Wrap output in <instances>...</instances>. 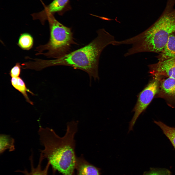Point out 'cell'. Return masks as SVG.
Wrapping results in <instances>:
<instances>
[{"instance_id": "obj_1", "label": "cell", "mask_w": 175, "mask_h": 175, "mask_svg": "<svg viewBox=\"0 0 175 175\" xmlns=\"http://www.w3.org/2000/svg\"><path fill=\"white\" fill-rule=\"evenodd\" d=\"M78 122L72 121L67 123L65 135L60 136L54 130L40 126L38 131L41 144L44 147L40 154L46 159L54 173L57 171L63 175H73L77 157L75 149V134Z\"/></svg>"}, {"instance_id": "obj_2", "label": "cell", "mask_w": 175, "mask_h": 175, "mask_svg": "<svg viewBox=\"0 0 175 175\" xmlns=\"http://www.w3.org/2000/svg\"><path fill=\"white\" fill-rule=\"evenodd\" d=\"M97 36L85 46L59 58L50 60L42 59L43 69L55 66L73 67L86 72L90 79H98V67L100 55L104 49L113 45L116 40L114 36L104 28L96 32Z\"/></svg>"}, {"instance_id": "obj_3", "label": "cell", "mask_w": 175, "mask_h": 175, "mask_svg": "<svg viewBox=\"0 0 175 175\" xmlns=\"http://www.w3.org/2000/svg\"><path fill=\"white\" fill-rule=\"evenodd\" d=\"M175 0H167L159 17L150 27L134 37L121 41V44H131L125 54L128 56L137 53H159L163 49L170 35L175 32Z\"/></svg>"}, {"instance_id": "obj_4", "label": "cell", "mask_w": 175, "mask_h": 175, "mask_svg": "<svg viewBox=\"0 0 175 175\" xmlns=\"http://www.w3.org/2000/svg\"><path fill=\"white\" fill-rule=\"evenodd\" d=\"M50 28V37L46 44L36 47L35 55H43L48 58L56 59L70 52L73 44H76L71 28L57 20L53 15L47 17Z\"/></svg>"}, {"instance_id": "obj_5", "label": "cell", "mask_w": 175, "mask_h": 175, "mask_svg": "<svg viewBox=\"0 0 175 175\" xmlns=\"http://www.w3.org/2000/svg\"><path fill=\"white\" fill-rule=\"evenodd\" d=\"M160 78L153 77V79L140 94L136 103L132 110L134 114L129 122L128 133L133 130V127L138 118L146 109L157 94Z\"/></svg>"}, {"instance_id": "obj_6", "label": "cell", "mask_w": 175, "mask_h": 175, "mask_svg": "<svg viewBox=\"0 0 175 175\" xmlns=\"http://www.w3.org/2000/svg\"><path fill=\"white\" fill-rule=\"evenodd\" d=\"M149 72L153 77L170 78L175 79V58L149 65Z\"/></svg>"}, {"instance_id": "obj_7", "label": "cell", "mask_w": 175, "mask_h": 175, "mask_svg": "<svg viewBox=\"0 0 175 175\" xmlns=\"http://www.w3.org/2000/svg\"><path fill=\"white\" fill-rule=\"evenodd\" d=\"M156 97L165 99L168 105L175 108V79L160 78Z\"/></svg>"}, {"instance_id": "obj_8", "label": "cell", "mask_w": 175, "mask_h": 175, "mask_svg": "<svg viewBox=\"0 0 175 175\" xmlns=\"http://www.w3.org/2000/svg\"><path fill=\"white\" fill-rule=\"evenodd\" d=\"M70 0H54L46 6L44 9L40 12L41 16L44 18L50 14L53 15L55 13L62 15L67 10L70 9L69 5Z\"/></svg>"}, {"instance_id": "obj_9", "label": "cell", "mask_w": 175, "mask_h": 175, "mask_svg": "<svg viewBox=\"0 0 175 175\" xmlns=\"http://www.w3.org/2000/svg\"><path fill=\"white\" fill-rule=\"evenodd\" d=\"M76 175H100V169L87 161L82 155L77 157Z\"/></svg>"}, {"instance_id": "obj_10", "label": "cell", "mask_w": 175, "mask_h": 175, "mask_svg": "<svg viewBox=\"0 0 175 175\" xmlns=\"http://www.w3.org/2000/svg\"><path fill=\"white\" fill-rule=\"evenodd\" d=\"M156 57L159 61L175 58V32L170 35L163 49Z\"/></svg>"}, {"instance_id": "obj_11", "label": "cell", "mask_w": 175, "mask_h": 175, "mask_svg": "<svg viewBox=\"0 0 175 175\" xmlns=\"http://www.w3.org/2000/svg\"><path fill=\"white\" fill-rule=\"evenodd\" d=\"M30 159L31 164V169L30 171L26 169L23 171L19 170L17 171L21 172L24 175H48V171L50 165L48 162L45 167L44 169H42V164L44 159L41 154H40L38 163L36 167H35L34 165L32 153L30 158Z\"/></svg>"}, {"instance_id": "obj_12", "label": "cell", "mask_w": 175, "mask_h": 175, "mask_svg": "<svg viewBox=\"0 0 175 175\" xmlns=\"http://www.w3.org/2000/svg\"><path fill=\"white\" fill-rule=\"evenodd\" d=\"M10 81L12 86L22 94L26 101L33 105V103L30 100L27 92H28L32 95H34L35 94L27 88L25 82L22 79L19 77H12Z\"/></svg>"}, {"instance_id": "obj_13", "label": "cell", "mask_w": 175, "mask_h": 175, "mask_svg": "<svg viewBox=\"0 0 175 175\" xmlns=\"http://www.w3.org/2000/svg\"><path fill=\"white\" fill-rule=\"evenodd\" d=\"M14 139L10 135L1 134L0 136V153L2 154L6 150L9 151L15 149Z\"/></svg>"}, {"instance_id": "obj_14", "label": "cell", "mask_w": 175, "mask_h": 175, "mask_svg": "<svg viewBox=\"0 0 175 175\" xmlns=\"http://www.w3.org/2000/svg\"><path fill=\"white\" fill-rule=\"evenodd\" d=\"M154 122L161 129L175 149V127L169 126L161 121H154Z\"/></svg>"}, {"instance_id": "obj_15", "label": "cell", "mask_w": 175, "mask_h": 175, "mask_svg": "<svg viewBox=\"0 0 175 175\" xmlns=\"http://www.w3.org/2000/svg\"><path fill=\"white\" fill-rule=\"evenodd\" d=\"M33 38L30 34L24 33L20 35L17 44L22 49L29 50L33 47Z\"/></svg>"}, {"instance_id": "obj_16", "label": "cell", "mask_w": 175, "mask_h": 175, "mask_svg": "<svg viewBox=\"0 0 175 175\" xmlns=\"http://www.w3.org/2000/svg\"><path fill=\"white\" fill-rule=\"evenodd\" d=\"M170 171L165 168L151 167L150 170L145 172L142 175H171Z\"/></svg>"}, {"instance_id": "obj_17", "label": "cell", "mask_w": 175, "mask_h": 175, "mask_svg": "<svg viewBox=\"0 0 175 175\" xmlns=\"http://www.w3.org/2000/svg\"><path fill=\"white\" fill-rule=\"evenodd\" d=\"M21 68L22 66L20 63H16L15 65L11 69L9 73L11 77H19L21 71Z\"/></svg>"}]
</instances>
